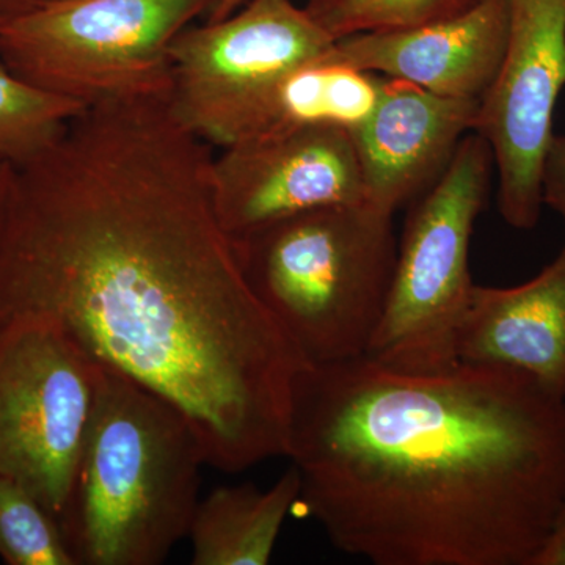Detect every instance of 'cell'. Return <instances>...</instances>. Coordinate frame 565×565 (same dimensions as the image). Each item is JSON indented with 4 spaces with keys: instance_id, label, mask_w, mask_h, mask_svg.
Returning <instances> with one entry per match:
<instances>
[{
    "instance_id": "obj_19",
    "label": "cell",
    "mask_w": 565,
    "mask_h": 565,
    "mask_svg": "<svg viewBox=\"0 0 565 565\" xmlns=\"http://www.w3.org/2000/svg\"><path fill=\"white\" fill-rule=\"evenodd\" d=\"M541 192L544 206L552 207L565 221V134H555L546 148L541 170Z\"/></svg>"
},
{
    "instance_id": "obj_22",
    "label": "cell",
    "mask_w": 565,
    "mask_h": 565,
    "mask_svg": "<svg viewBox=\"0 0 565 565\" xmlns=\"http://www.w3.org/2000/svg\"><path fill=\"white\" fill-rule=\"evenodd\" d=\"M247 0H217L207 11V21H221L241 9Z\"/></svg>"
},
{
    "instance_id": "obj_17",
    "label": "cell",
    "mask_w": 565,
    "mask_h": 565,
    "mask_svg": "<svg viewBox=\"0 0 565 565\" xmlns=\"http://www.w3.org/2000/svg\"><path fill=\"white\" fill-rule=\"evenodd\" d=\"M479 0H307L305 11L334 41L403 31L456 17Z\"/></svg>"
},
{
    "instance_id": "obj_7",
    "label": "cell",
    "mask_w": 565,
    "mask_h": 565,
    "mask_svg": "<svg viewBox=\"0 0 565 565\" xmlns=\"http://www.w3.org/2000/svg\"><path fill=\"white\" fill-rule=\"evenodd\" d=\"M98 371L55 323H0V476L57 520L90 426Z\"/></svg>"
},
{
    "instance_id": "obj_1",
    "label": "cell",
    "mask_w": 565,
    "mask_h": 565,
    "mask_svg": "<svg viewBox=\"0 0 565 565\" xmlns=\"http://www.w3.org/2000/svg\"><path fill=\"white\" fill-rule=\"evenodd\" d=\"M210 145L170 92L88 106L13 169L0 211V323H55L93 362L188 416L210 467L285 456L303 367L215 214Z\"/></svg>"
},
{
    "instance_id": "obj_8",
    "label": "cell",
    "mask_w": 565,
    "mask_h": 565,
    "mask_svg": "<svg viewBox=\"0 0 565 565\" xmlns=\"http://www.w3.org/2000/svg\"><path fill=\"white\" fill-rule=\"evenodd\" d=\"M334 40L291 0H247L221 21L185 28L170 46V104L207 145L232 147L264 96Z\"/></svg>"
},
{
    "instance_id": "obj_2",
    "label": "cell",
    "mask_w": 565,
    "mask_h": 565,
    "mask_svg": "<svg viewBox=\"0 0 565 565\" xmlns=\"http://www.w3.org/2000/svg\"><path fill=\"white\" fill-rule=\"evenodd\" d=\"M285 457L340 552L374 565H531L565 503V397L484 364H303Z\"/></svg>"
},
{
    "instance_id": "obj_24",
    "label": "cell",
    "mask_w": 565,
    "mask_h": 565,
    "mask_svg": "<svg viewBox=\"0 0 565 565\" xmlns=\"http://www.w3.org/2000/svg\"><path fill=\"white\" fill-rule=\"evenodd\" d=\"M58 2V0H35L36 6H44V3Z\"/></svg>"
},
{
    "instance_id": "obj_18",
    "label": "cell",
    "mask_w": 565,
    "mask_h": 565,
    "mask_svg": "<svg viewBox=\"0 0 565 565\" xmlns=\"http://www.w3.org/2000/svg\"><path fill=\"white\" fill-rule=\"evenodd\" d=\"M0 559L9 565H76L58 520L28 489L3 476Z\"/></svg>"
},
{
    "instance_id": "obj_20",
    "label": "cell",
    "mask_w": 565,
    "mask_h": 565,
    "mask_svg": "<svg viewBox=\"0 0 565 565\" xmlns=\"http://www.w3.org/2000/svg\"><path fill=\"white\" fill-rule=\"evenodd\" d=\"M531 565H565V503Z\"/></svg>"
},
{
    "instance_id": "obj_3",
    "label": "cell",
    "mask_w": 565,
    "mask_h": 565,
    "mask_svg": "<svg viewBox=\"0 0 565 565\" xmlns=\"http://www.w3.org/2000/svg\"><path fill=\"white\" fill-rule=\"evenodd\" d=\"M202 441L177 405L99 364L62 533L76 565H159L200 503Z\"/></svg>"
},
{
    "instance_id": "obj_5",
    "label": "cell",
    "mask_w": 565,
    "mask_h": 565,
    "mask_svg": "<svg viewBox=\"0 0 565 565\" xmlns=\"http://www.w3.org/2000/svg\"><path fill=\"white\" fill-rule=\"evenodd\" d=\"M493 172L489 141L468 134L444 177L408 206L388 300L366 356L405 371L457 363L456 333L476 285L471 236Z\"/></svg>"
},
{
    "instance_id": "obj_23",
    "label": "cell",
    "mask_w": 565,
    "mask_h": 565,
    "mask_svg": "<svg viewBox=\"0 0 565 565\" xmlns=\"http://www.w3.org/2000/svg\"><path fill=\"white\" fill-rule=\"evenodd\" d=\"M11 174H13V167L9 166V163L0 162V211H2L7 192H9Z\"/></svg>"
},
{
    "instance_id": "obj_10",
    "label": "cell",
    "mask_w": 565,
    "mask_h": 565,
    "mask_svg": "<svg viewBox=\"0 0 565 565\" xmlns=\"http://www.w3.org/2000/svg\"><path fill=\"white\" fill-rule=\"evenodd\" d=\"M215 214L232 239L303 212L366 202L352 134L308 125L223 148L212 158Z\"/></svg>"
},
{
    "instance_id": "obj_16",
    "label": "cell",
    "mask_w": 565,
    "mask_h": 565,
    "mask_svg": "<svg viewBox=\"0 0 565 565\" xmlns=\"http://www.w3.org/2000/svg\"><path fill=\"white\" fill-rule=\"evenodd\" d=\"M85 104L41 90L0 61V162L20 169L50 150Z\"/></svg>"
},
{
    "instance_id": "obj_11",
    "label": "cell",
    "mask_w": 565,
    "mask_h": 565,
    "mask_svg": "<svg viewBox=\"0 0 565 565\" xmlns=\"http://www.w3.org/2000/svg\"><path fill=\"white\" fill-rule=\"evenodd\" d=\"M479 103L382 76L373 114L351 132L366 202L394 214L429 191L475 131Z\"/></svg>"
},
{
    "instance_id": "obj_13",
    "label": "cell",
    "mask_w": 565,
    "mask_h": 565,
    "mask_svg": "<svg viewBox=\"0 0 565 565\" xmlns=\"http://www.w3.org/2000/svg\"><path fill=\"white\" fill-rule=\"evenodd\" d=\"M455 359L520 371L565 397V241L559 255L522 285H475Z\"/></svg>"
},
{
    "instance_id": "obj_9",
    "label": "cell",
    "mask_w": 565,
    "mask_h": 565,
    "mask_svg": "<svg viewBox=\"0 0 565 565\" xmlns=\"http://www.w3.org/2000/svg\"><path fill=\"white\" fill-rule=\"evenodd\" d=\"M509 33L475 132L492 148L498 210L512 228L541 221V170L565 87V0H508Z\"/></svg>"
},
{
    "instance_id": "obj_12",
    "label": "cell",
    "mask_w": 565,
    "mask_h": 565,
    "mask_svg": "<svg viewBox=\"0 0 565 565\" xmlns=\"http://www.w3.org/2000/svg\"><path fill=\"white\" fill-rule=\"evenodd\" d=\"M508 0H479L446 20L337 40L327 61L411 82L435 95L481 102L503 62Z\"/></svg>"
},
{
    "instance_id": "obj_15",
    "label": "cell",
    "mask_w": 565,
    "mask_h": 565,
    "mask_svg": "<svg viewBox=\"0 0 565 565\" xmlns=\"http://www.w3.org/2000/svg\"><path fill=\"white\" fill-rule=\"evenodd\" d=\"M381 87V74L319 55L286 74L264 96L236 143L308 125L340 126L352 132L373 114Z\"/></svg>"
},
{
    "instance_id": "obj_4",
    "label": "cell",
    "mask_w": 565,
    "mask_h": 565,
    "mask_svg": "<svg viewBox=\"0 0 565 565\" xmlns=\"http://www.w3.org/2000/svg\"><path fill=\"white\" fill-rule=\"evenodd\" d=\"M393 217L370 202L338 204L232 239L245 280L305 364L366 355L396 266Z\"/></svg>"
},
{
    "instance_id": "obj_6",
    "label": "cell",
    "mask_w": 565,
    "mask_h": 565,
    "mask_svg": "<svg viewBox=\"0 0 565 565\" xmlns=\"http://www.w3.org/2000/svg\"><path fill=\"white\" fill-rule=\"evenodd\" d=\"M217 0H58L0 29V61L41 90L93 106L172 88L170 46Z\"/></svg>"
},
{
    "instance_id": "obj_14",
    "label": "cell",
    "mask_w": 565,
    "mask_h": 565,
    "mask_svg": "<svg viewBox=\"0 0 565 565\" xmlns=\"http://www.w3.org/2000/svg\"><path fill=\"white\" fill-rule=\"evenodd\" d=\"M300 498L296 467L273 487H218L200 500L189 537L193 565H266L278 535Z\"/></svg>"
},
{
    "instance_id": "obj_21",
    "label": "cell",
    "mask_w": 565,
    "mask_h": 565,
    "mask_svg": "<svg viewBox=\"0 0 565 565\" xmlns=\"http://www.w3.org/2000/svg\"><path fill=\"white\" fill-rule=\"evenodd\" d=\"M35 7V0H0V29Z\"/></svg>"
}]
</instances>
